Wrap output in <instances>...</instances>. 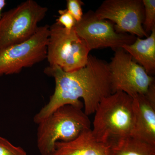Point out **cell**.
I'll use <instances>...</instances> for the list:
<instances>
[{
  "label": "cell",
  "mask_w": 155,
  "mask_h": 155,
  "mask_svg": "<svg viewBox=\"0 0 155 155\" xmlns=\"http://www.w3.org/2000/svg\"><path fill=\"white\" fill-rule=\"evenodd\" d=\"M44 72L54 78L55 87L48 102L34 117L37 124L65 105L84 107V113L89 116L103 98L113 94L108 63L91 55L84 67L75 71L65 72L59 66L49 65Z\"/></svg>",
  "instance_id": "cell-1"
},
{
  "label": "cell",
  "mask_w": 155,
  "mask_h": 155,
  "mask_svg": "<svg viewBox=\"0 0 155 155\" xmlns=\"http://www.w3.org/2000/svg\"><path fill=\"white\" fill-rule=\"evenodd\" d=\"M132 101V97L121 91L101 101L91 129L98 141L110 147L130 137L134 123Z\"/></svg>",
  "instance_id": "cell-2"
},
{
  "label": "cell",
  "mask_w": 155,
  "mask_h": 155,
  "mask_svg": "<svg viewBox=\"0 0 155 155\" xmlns=\"http://www.w3.org/2000/svg\"><path fill=\"white\" fill-rule=\"evenodd\" d=\"M38 125L37 145L41 155H49L57 142L72 141L91 129L84 111L71 105L58 108Z\"/></svg>",
  "instance_id": "cell-3"
},
{
  "label": "cell",
  "mask_w": 155,
  "mask_h": 155,
  "mask_svg": "<svg viewBox=\"0 0 155 155\" xmlns=\"http://www.w3.org/2000/svg\"><path fill=\"white\" fill-rule=\"evenodd\" d=\"M48 11L35 1L27 0L3 13L0 18V51L31 38Z\"/></svg>",
  "instance_id": "cell-4"
},
{
  "label": "cell",
  "mask_w": 155,
  "mask_h": 155,
  "mask_svg": "<svg viewBox=\"0 0 155 155\" xmlns=\"http://www.w3.org/2000/svg\"><path fill=\"white\" fill-rule=\"evenodd\" d=\"M90 51L74 27L68 32L57 22L50 26L46 58L49 66H59L65 72L75 71L86 65Z\"/></svg>",
  "instance_id": "cell-5"
},
{
  "label": "cell",
  "mask_w": 155,
  "mask_h": 155,
  "mask_svg": "<svg viewBox=\"0 0 155 155\" xmlns=\"http://www.w3.org/2000/svg\"><path fill=\"white\" fill-rule=\"evenodd\" d=\"M49 25L39 26L28 40L0 51V76L18 74L47 58Z\"/></svg>",
  "instance_id": "cell-6"
},
{
  "label": "cell",
  "mask_w": 155,
  "mask_h": 155,
  "mask_svg": "<svg viewBox=\"0 0 155 155\" xmlns=\"http://www.w3.org/2000/svg\"><path fill=\"white\" fill-rule=\"evenodd\" d=\"M114 52V57L108 64L113 94L123 92L131 97L145 94L155 82L154 78L148 75L122 48Z\"/></svg>",
  "instance_id": "cell-7"
},
{
  "label": "cell",
  "mask_w": 155,
  "mask_h": 155,
  "mask_svg": "<svg viewBox=\"0 0 155 155\" xmlns=\"http://www.w3.org/2000/svg\"><path fill=\"white\" fill-rule=\"evenodd\" d=\"M74 28L90 51L107 48L115 51L125 45L133 43L137 38L129 34L118 33L113 22L100 19L91 10L83 14L80 21L75 23Z\"/></svg>",
  "instance_id": "cell-8"
},
{
  "label": "cell",
  "mask_w": 155,
  "mask_h": 155,
  "mask_svg": "<svg viewBox=\"0 0 155 155\" xmlns=\"http://www.w3.org/2000/svg\"><path fill=\"white\" fill-rule=\"evenodd\" d=\"M94 13L100 19L113 22L118 33L141 38L149 35L143 26L144 12L141 0H105Z\"/></svg>",
  "instance_id": "cell-9"
},
{
  "label": "cell",
  "mask_w": 155,
  "mask_h": 155,
  "mask_svg": "<svg viewBox=\"0 0 155 155\" xmlns=\"http://www.w3.org/2000/svg\"><path fill=\"white\" fill-rule=\"evenodd\" d=\"M134 123L130 137L155 146V84L144 94L132 97Z\"/></svg>",
  "instance_id": "cell-10"
},
{
  "label": "cell",
  "mask_w": 155,
  "mask_h": 155,
  "mask_svg": "<svg viewBox=\"0 0 155 155\" xmlns=\"http://www.w3.org/2000/svg\"><path fill=\"white\" fill-rule=\"evenodd\" d=\"M109 147L98 141L91 129L72 141L57 142L49 155H109Z\"/></svg>",
  "instance_id": "cell-11"
},
{
  "label": "cell",
  "mask_w": 155,
  "mask_h": 155,
  "mask_svg": "<svg viewBox=\"0 0 155 155\" xmlns=\"http://www.w3.org/2000/svg\"><path fill=\"white\" fill-rule=\"evenodd\" d=\"M122 48L152 76L155 72V28L147 38L137 37L133 43L125 45Z\"/></svg>",
  "instance_id": "cell-12"
},
{
  "label": "cell",
  "mask_w": 155,
  "mask_h": 155,
  "mask_svg": "<svg viewBox=\"0 0 155 155\" xmlns=\"http://www.w3.org/2000/svg\"><path fill=\"white\" fill-rule=\"evenodd\" d=\"M109 155H155V146L129 137L110 147Z\"/></svg>",
  "instance_id": "cell-13"
},
{
  "label": "cell",
  "mask_w": 155,
  "mask_h": 155,
  "mask_svg": "<svg viewBox=\"0 0 155 155\" xmlns=\"http://www.w3.org/2000/svg\"><path fill=\"white\" fill-rule=\"evenodd\" d=\"M144 7V17L143 26L149 35L155 28V1L143 0Z\"/></svg>",
  "instance_id": "cell-14"
},
{
  "label": "cell",
  "mask_w": 155,
  "mask_h": 155,
  "mask_svg": "<svg viewBox=\"0 0 155 155\" xmlns=\"http://www.w3.org/2000/svg\"><path fill=\"white\" fill-rule=\"evenodd\" d=\"M0 155H27L20 147L15 146L6 139L0 136Z\"/></svg>",
  "instance_id": "cell-15"
},
{
  "label": "cell",
  "mask_w": 155,
  "mask_h": 155,
  "mask_svg": "<svg viewBox=\"0 0 155 155\" xmlns=\"http://www.w3.org/2000/svg\"><path fill=\"white\" fill-rule=\"evenodd\" d=\"M59 16L56 22L63 26L67 32H70L74 28L76 21L67 9L58 11Z\"/></svg>",
  "instance_id": "cell-16"
},
{
  "label": "cell",
  "mask_w": 155,
  "mask_h": 155,
  "mask_svg": "<svg viewBox=\"0 0 155 155\" xmlns=\"http://www.w3.org/2000/svg\"><path fill=\"white\" fill-rule=\"evenodd\" d=\"M84 4L80 0H67V8L71 15L73 16L76 22L80 21L83 16L82 6Z\"/></svg>",
  "instance_id": "cell-17"
},
{
  "label": "cell",
  "mask_w": 155,
  "mask_h": 155,
  "mask_svg": "<svg viewBox=\"0 0 155 155\" xmlns=\"http://www.w3.org/2000/svg\"><path fill=\"white\" fill-rule=\"evenodd\" d=\"M6 5V2L5 0H0V18L2 17V14L3 9L5 7Z\"/></svg>",
  "instance_id": "cell-18"
}]
</instances>
